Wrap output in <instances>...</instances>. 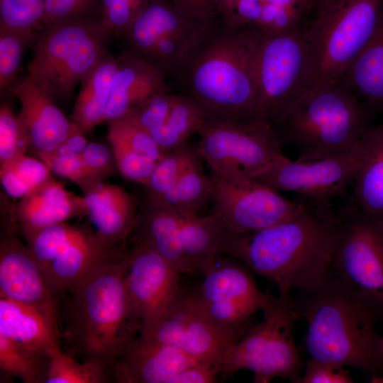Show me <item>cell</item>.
Masks as SVG:
<instances>
[{"instance_id": "obj_1", "label": "cell", "mask_w": 383, "mask_h": 383, "mask_svg": "<svg viewBox=\"0 0 383 383\" xmlns=\"http://www.w3.org/2000/svg\"><path fill=\"white\" fill-rule=\"evenodd\" d=\"M304 198V197H303ZM305 199L297 216L256 231L224 233L220 254L243 262L277 287L280 297L309 290L328 276L337 227L331 206Z\"/></svg>"}, {"instance_id": "obj_2", "label": "cell", "mask_w": 383, "mask_h": 383, "mask_svg": "<svg viewBox=\"0 0 383 383\" xmlns=\"http://www.w3.org/2000/svg\"><path fill=\"white\" fill-rule=\"evenodd\" d=\"M128 252L101 262L70 290L62 335L67 354L97 363L109 374L140 330L126 287Z\"/></svg>"}, {"instance_id": "obj_3", "label": "cell", "mask_w": 383, "mask_h": 383, "mask_svg": "<svg viewBox=\"0 0 383 383\" xmlns=\"http://www.w3.org/2000/svg\"><path fill=\"white\" fill-rule=\"evenodd\" d=\"M173 78L182 93L196 100L209 118H254L257 94L248 27L230 28L218 16L188 52Z\"/></svg>"}, {"instance_id": "obj_4", "label": "cell", "mask_w": 383, "mask_h": 383, "mask_svg": "<svg viewBox=\"0 0 383 383\" xmlns=\"http://www.w3.org/2000/svg\"><path fill=\"white\" fill-rule=\"evenodd\" d=\"M301 293L293 299L307 323L304 345L311 359L362 372L383 364L373 308L329 277Z\"/></svg>"}, {"instance_id": "obj_5", "label": "cell", "mask_w": 383, "mask_h": 383, "mask_svg": "<svg viewBox=\"0 0 383 383\" xmlns=\"http://www.w3.org/2000/svg\"><path fill=\"white\" fill-rule=\"evenodd\" d=\"M374 112L337 84L309 89L274 129L282 143L294 147L298 160L342 157L353 152Z\"/></svg>"}, {"instance_id": "obj_6", "label": "cell", "mask_w": 383, "mask_h": 383, "mask_svg": "<svg viewBox=\"0 0 383 383\" xmlns=\"http://www.w3.org/2000/svg\"><path fill=\"white\" fill-rule=\"evenodd\" d=\"M304 25L282 33L248 26L257 94L255 118L267 121L274 128L314 82V64Z\"/></svg>"}, {"instance_id": "obj_7", "label": "cell", "mask_w": 383, "mask_h": 383, "mask_svg": "<svg viewBox=\"0 0 383 383\" xmlns=\"http://www.w3.org/2000/svg\"><path fill=\"white\" fill-rule=\"evenodd\" d=\"M304 30L314 64L311 89L338 83L373 35L383 0H320Z\"/></svg>"}, {"instance_id": "obj_8", "label": "cell", "mask_w": 383, "mask_h": 383, "mask_svg": "<svg viewBox=\"0 0 383 383\" xmlns=\"http://www.w3.org/2000/svg\"><path fill=\"white\" fill-rule=\"evenodd\" d=\"M262 321L230 345L213 365L217 373H254L255 383L281 377L299 383L305 365L294 338L299 319L292 296L274 297L261 311Z\"/></svg>"}, {"instance_id": "obj_9", "label": "cell", "mask_w": 383, "mask_h": 383, "mask_svg": "<svg viewBox=\"0 0 383 383\" xmlns=\"http://www.w3.org/2000/svg\"><path fill=\"white\" fill-rule=\"evenodd\" d=\"M111 36L91 18L45 26L28 75L54 99L69 97L108 53Z\"/></svg>"}, {"instance_id": "obj_10", "label": "cell", "mask_w": 383, "mask_h": 383, "mask_svg": "<svg viewBox=\"0 0 383 383\" xmlns=\"http://www.w3.org/2000/svg\"><path fill=\"white\" fill-rule=\"evenodd\" d=\"M336 216L328 277L383 311V222L348 201Z\"/></svg>"}, {"instance_id": "obj_11", "label": "cell", "mask_w": 383, "mask_h": 383, "mask_svg": "<svg viewBox=\"0 0 383 383\" xmlns=\"http://www.w3.org/2000/svg\"><path fill=\"white\" fill-rule=\"evenodd\" d=\"M213 213L225 232L240 234L290 220L305 208L304 198L287 199L244 173L212 172Z\"/></svg>"}, {"instance_id": "obj_12", "label": "cell", "mask_w": 383, "mask_h": 383, "mask_svg": "<svg viewBox=\"0 0 383 383\" xmlns=\"http://www.w3.org/2000/svg\"><path fill=\"white\" fill-rule=\"evenodd\" d=\"M211 23L192 16L171 0H150L123 35L126 52L152 64L166 77H173Z\"/></svg>"}, {"instance_id": "obj_13", "label": "cell", "mask_w": 383, "mask_h": 383, "mask_svg": "<svg viewBox=\"0 0 383 383\" xmlns=\"http://www.w3.org/2000/svg\"><path fill=\"white\" fill-rule=\"evenodd\" d=\"M198 133L199 154L216 173H244L251 177L284 155L276 130L261 118H208Z\"/></svg>"}, {"instance_id": "obj_14", "label": "cell", "mask_w": 383, "mask_h": 383, "mask_svg": "<svg viewBox=\"0 0 383 383\" xmlns=\"http://www.w3.org/2000/svg\"><path fill=\"white\" fill-rule=\"evenodd\" d=\"M26 244L54 292L70 291L97 265L124 250L107 247L91 226L67 222L43 228Z\"/></svg>"}, {"instance_id": "obj_15", "label": "cell", "mask_w": 383, "mask_h": 383, "mask_svg": "<svg viewBox=\"0 0 383 383\" xmlns=\"http://www.w3.org/2000/svg\"><path fill=\"white\" fill-rule=\"evenodd\" d=\"M139 334L213 367L223 353L243 337L215 323L202 308L196 292L185 293L182 289L166 313Z\"/></svg>"}, {"instance_id": "obj_16", "label": "cell", "mask_w": 383, "mask_h": 383, "mask_svg": "<svg viewBox=\"0 0 383 383\" xmlns=\"http://www.w3.org/2000/svg\"><path fill=\"white\" fill-rule=\"evenodd\" d=\"M356 167L353 152L345 156L292 161L284 155L250 177L276 191H287L321 206L348 196Z\"/></svg>"}, {"instance_id": "obj_17", "label": "cell", "mask_w": 383, "mask_h": 383, "mask_svg": "<svg viewBox=\"0 0 383 383\" xmlns=\"http://www.w3.org/2000/svg\"><path fill=\"white\" fill-rule=\"evenodd\" d=\"M196 293L208 316L220 327L243 336L250 317L262 311L270 294L263 293L248 270L223 260L204 274Z\"/></svg>"}, {"instance_id": "obj_18", "label": "cell", "mask_w": 383, "mask_h": 383, "mask_svg": "<svg viewBox=\"0 0 383 383\" xmlns=\"http://www.w3.org/2000/svg\"><path fill=\"white\" fill-rule=\"evenodd\" d=\"M133 244L128 252L126 287L141 333L166 313L179 294L180 273L151 248Z\"/></svg>"}, {"instance_id": "obj_19", "label": "cell", "mask_w": 383, "mask_h": 383, "mask_svg": "<svg viewBox=\"0 0 383 383\" xmlns=\"http://www.w3.org/2000/svg\"><path fill=\"white\" fill-rule=\"evenodd\" d=\"M0 296L56 311L54 292L28 245L8 228L0 240Z\"/></svg>"}, {"instance_id": "obj_20", "label": "cell", "mask_w": 383, "mask_h": 383, "mask_svg": "<svg viewBox=\"0 0 383 383\" xmlns=\"http://www.w3.org/2000/svg\"><path fill=\"white\" fill-rule=\"evenodd\" d=\"M21 104L18 117L26 130L28 148L38 157L54 151L78 128L64 115L53 96L28 75L15 88Z\"/></svg>"}, {"instance_id": "obj_21", "label": "cell", "mask_w": 383, "mask_h": 383, "mask_svg": "<svg viewBox=\"0 0 383 383\" xmlns=\"http://www.w3.org/2000/svg\"><path fill=\"white\" fill-rule=\"evenodd\" d=\"M78 187L93 230L109 248H123L139 213L133 196L121 187L104 180H90Z\"/></svg>"}, {"instance_id": "obj_22", "label": "cell", "mask_w": 383, "mask_h": 383, "mask_svg": "<svg viewBox=\"0 0 383 383\" xmlns=\"http://www.w3.org/2000/svg\"><path fill=\"white\" fill-rule=\"evenodd\" d=\"M85 215L84 197L52 176L19 199L11 211L9 224L28 241L46 227Z\"/></svg>"}, {"instance_id": "obj_23", "label": "cell", "mask_w": 383, "mask_h": 383, "mask_svg": "<svg viewBox=\"0 0 383 383\" xmlns=\"http://www.w3.org/2000/svg\"><path fill=\"white\" fill-rule=\"evenodd\" d=\"M199 364L179 350L139 335L125 349L110 374L119 383H170L178 372Z\"/></svg>"}, {"instance_id": "obj_24", "label": "cell", "mask_w": 383, "mask_h": 383, "mask_svg": "<svg viewBox=\"0 0 383 383\" xmlns=\"http://www.w3.org/2000/svg\"><path fill=\"white\" fill-rule=\"evenodd\" d=\"M0 333L49 359L62 353L56 311L0 296Z\"/></svg>"}, {"instance_id": "obj_25", "label": "cell", "mask_w": 383, "mask_h": 383, "mask_svg": "<svg viewBox=\"0 0 383 383\" xmlns=\"http://www.w3.org/2000/svg\"><path fill=\"white\" fill-rule=\"evenodd\" d=\"M165 78L155 65L133 54L117 58L104 121L118 120L150 96L169 91Z\"/></svg>"}, {"instance_id": "obj_26", "label": "cell", "mask_w": 383, "mask_h": 383, "mask_svg": "<svg viewBox=\"0 0 383 383\" xmlns=\"http://www.w3.org/2000/svg\"><path fill=\"white\" fill-rule=\"evenodd\" d=\"M354 153L356 167L347 201L383 222V123L367 128Z\"/></svg>"}, {"instance_id": "obj_27", "label": "cell", "mask_w": 383, "mask_h": 383, "mask_svg": "<svg viewBox=\"0 0 383 383\" xmlns=\"http://www.w3.org/2000/svg\"><path fill=\"white\" fill-rule=\"evenodd\" d=\"M109 124L107 138L117 170L127 180L145 186L165 153L148 133L128 119Z\"/></svg>"}, {"instance_id": "obj_28", "label": "cell", "mask_w": 383, "mask_h": 383, "mask_svg": "<svg viewBox=\"0 0 383 383\" xmlns=\"http://www.w3.org/2000/svg\"><path fill=\"white\" fill-rule=\"evenodd\" d=\"M182 216L170 206L146 202L130 237L151 248L180 274H191L181 240Z\"/></svg>"}, {"instance_id": "obj_29", "label": "cell", "mask_w": 383, "mask_h": 383, "mask_svg": "<svg viewBox=\"0 0 383 383\" xmlns=\"http://www.w3.org/2000/svg\"><path fill=\"white\" fill-rule=\"evenodd\" d=\"M338 84L383 118V9L371 39Z\"/></svg>"}, {"instance_id": "obj_30", "label": "cell", "mask_w": 383, "mask_h": 383, "mask_svg": "<svg viewBox=\"0 0 383 383\" xmlns=\"http://www.w3.org/2000/svg\"><path fill=\"white\" fill-rule=\"evenodd\" d=\"M116 69L117 59L107 53L81 83L71 121L84 134L104 121Z\"/></svg>"}, {"instance_id": "obj_31", "label": "cell", "mask_w": 383, "mask_h": 383, "mask_svg": "<svg viewBox=\"0 0 383 383\" xmlns=\"http://www.w3.org/2000/svg\"><path fill=\"white\" fill-rule=\"evenodd\" d=\"M224 233L213 213L182 216L181 240L191 274H204L215 265Z\"/></svg>"}, {"instance_id": "obj_32", "label": "cell", "mask_w": 383, "mask_h": 383, "mask_svg": "<svg viewBox=\"0 0 383 383\" xmlns=\"http://www.w3.org/2000/svg\"><path fill=\"white\" fill-rule=\"evenodd\" d=\"M208 118L205 109L196 100L183 93L175 94L167 121L152 138L166 153L198 133Z\"/></svg>"}, {"instance_id": "obj_33", "label": "cell", "mask_w": 383, "mask_h": 383, "mask_svg": "<svg viewBox=\"0 0 383 383\" xmlns=\"http://www.w3.org/2000/svg\"><path fill=\"white\" fill-rule=\"evenodd\" d=\"M200 155L182 172L161 204L170 206L184 216L199 215L211 198V177L204 173Z\"/></svg>"}, {"instance_id": "obj_34", "label": "cell", "mask_w": 383, "mask_h": 383, "mask_svg": "<svg viewBox=\"0 0 383 383\" xmlns=\"http://www.w3.org/2000/svg\"><path fill=\"white\" fill-rule=\"evenodd\" d=\"M200 155L198 146H192L187 141L166 152L144 186L147 201L161 204L182 172Z\"/></svg>"}, {"instance_id": "obj_35", "label": "cell", "mask_w": 383, "mask_h": 383, "mask_svg": "<svg viewBox=\"0 0 383 383\" xmlns=\"http://www.w3.org/2000/svg\"><path fill=\"white\" fill-rule=\"evenodd\" d=\"M50 360L0 333L1 369L24 383L45 382Z\"/></svg>"}, {"instance_id": "obj_36", "label": "cell", "mask_w": 383, "mask_h": 383, "mask_svg": "<svg viewBox=\"0 0 383 383\" xmlns=\"http://www.w3.org/2000/svg\"><path fill=\"white\" fill-rule=\"evenodd\" d=\"M50 177L51 171L43 161L26 155L0 166L2 188L15 199H21Z\"/></svg>"}, {"instance_id": "obj_37", "label": "cell", "mask_w": 383, "mask_h": 383, "mask_svg": "<svg viewBox=\"0 0 383 383\" xmlns=\"http://www.w3.org/2000/svg\"><path fill=\"white\" fill-rule=\"evenodd\" d=\"M89 141L79 129L54 151L38 157L55 174L67 178L78 186L89 181L82 158V152Z\"/></svg>"}, {"instance_id": "obj_38", "label": "cell", "mask_w": 383, "mask_h": 383, "mask_svg": "<svg viewBox=\"0 0 383 383\" xmlns=\"http://www.w3.org/2000/svg\"><path fill=\"white\" fill-rule=\"evenodd\" d=\"M108 371L93 362L77 361L62 353L50 359L45 383H104L109 380Z\"/></svg>"}, {"instance_id": "obj_39", "label": "cell", "mask_w": 383, "mask_h": 383, "mask_svg": "<svg viewBox=\"0 0 383 383\" xmlns=\"http://www.w3.org/2000/svg\"><path fill=\"white\" fill-rule=\"evenodd\" d=\"M46 0H0V27L23 33L43 28Z\"/></svg>"}, {"instance_id": "obj_40", "label": "cell", "mask_w": 383, "mask_h": 383, "mask_svg": "<svg viewBox=\"0 0 383 383\" xmlns=\"http://www.w3.org/2000/svg\"><path fill=\"white\" fill-rule=\"evenodd\" d=\"M35 33H23L0 27V89L10 87L18 72L26 49L35 41Z\"/></svg>"}, {"instance_id": "obj_41", "label": "cell", "mask_w": 383, "mask_h": 383, "mask_svg": "<svg viewBox=\"0 0 383 383\" xmlns=\"http://www.w3.org/2000/svg\"><path fill=\"white\" fill-rule=\"evenodd\" d=\"M28 140L26 130L9 104L0 109V166L26 155Z\"/></svg>"}, {"instance_id": "obj_42", "label": "cell", "mask_w": 383, "mask_h": 383, "mask_svg": "<svg viewBox=\"0 0 383 383\" xmlns=\"http://www.w3.org/2000/svg\"><path fill=\"white\" fill-rule=\"evenodd\" d=\"M174 99L175 94L169 91L157 93L135 106L123 118L133 123L152 137L167 121Z\"/></svg>"}, {"instance_id": "obj_43", "label": "cell", "mask_w": 383, "mask_h": 383, "mask_svg": "<svg viewBox=\"0 0 383 383\" xmlns=\"http://www.w3.org/2000/svg\"><path fill=\"white\" fill-rule=\"evenodd\" d=\"M150 0H99L97 20L111 35L123 36Z\"/></svg>"}, {"instance_id": "obj_44", "label": "cell", "mask_w": 383, "mask_h": 383, "mask_svg": "<svg viewBox=\"0 0 383 383\" xmlns=\"http://www.w3.org/2000/svg\"><path fill=\"white\" fill-rule=\"evenodd\" d=\"M98 2L99 0H46L43 28L81 18L97 19Z\"/></svg>"}, {"instance_id": "obj_45", "label": "cell", "mask_w": 383, "mask_h": 383, "mask_svg": "<svg viewBox=\"0 0 383 383\" xmlns=\"http://www.w3.org/2000/svg\"><path fill=\"white\" fill-rule=\"evenodd\" d=\"M306 13L300 9L265 1L256 26L269 33L292 30L304 25L302 20Z\"/></svg>"}, {"instance_id": "obj_46", "label": "cell", "mask_w": 383, "mask_h": 383, "mask_svg": "<svg viewBox=\"0 0 383 383\" xmlns=\"http://www.w3.org/2000/svg\"><path fill=\"white\" fill-rule=\"evenodd\" d=\"M88 179L104 180L117 169L111 149L99 143L89 142L82 152Z\"/></svg>"}, {"instance_id": "obj_47", "label": "cell", "mask_w": 383, "mask_h": 383, "mask_svg": "<svg viewBox=\"0 0 383 383\" xmlns=\"http://www.w3.org/2000/svg\"><path fill=\"white\" fill-rule=\"evenodd\" d=\"M346 367L309 359L305 363L299 383H353Z\"/></svg>"}, {"instance_id": "obj_48", "label": "cell", "mask_w": 383, "mask_h": 383, "mask_svg": "<svg viewBox=\"0 0 383 383\" xmlns=\"http://www.w3.org/2000/svg\"><path fill=\"white\" fill-rule=\"evenodd\" d=\"M217 375L213 366L199 364L178 372L170 383H212L216 382Z\"/></svg>"}, {"instance_id": "obj_49", "label": "cell", "mask_w": 383, "mask_h": 383, "mask_svg": "<svg viewBox=\"0 0 383 383\" xmlns=\"http://www.w3.org/2000/svg\"><path fill=\"white\" fill-rule=\"evenodd\" d=\"M171 1L184 11L204 22L211 23L218 17L216 11V0Z\"/></svg>"}, {"instance_id": "obj_50", "label": "cell", "mask_w": 383, "mask_h": 383, "mask_svg": "<svg viewBox=\"0 0 383 383\" xmlns=\"http://www.w3.org/2000/svg\"><path fill=\"white\" fill-rule=\"evenodd\" d=\"M320 0H306L309 10H313Z\"/></svg>"}, {"instance_id": "obj_51", "label": "cell", "mask_w": 383, "mask_h": 383, "mask_svg": "<svg viewBox=\"0 0 383 383\" xmlns=\"http://www.w3.org/2000/svg\"><path fill=\"white\" fill-rule=\"evenodd\" d=\"M370 382L372 383H383V376H373Z\"/></svg>"}, {"instance_id": "obj_52", "label": "cell", "mask_w": 383, "mask_h": 383, "mask_svg": "<svg viewBox=\"0 0 383 383\" xmlns=\"http://www.w3.org/2000/svg\"><path fill=\"white\" fill-rule=\"evenodd\" d=\"M379 347L382 357L383 358V335L379 338Z\"/></svg>"}]
</instances>
